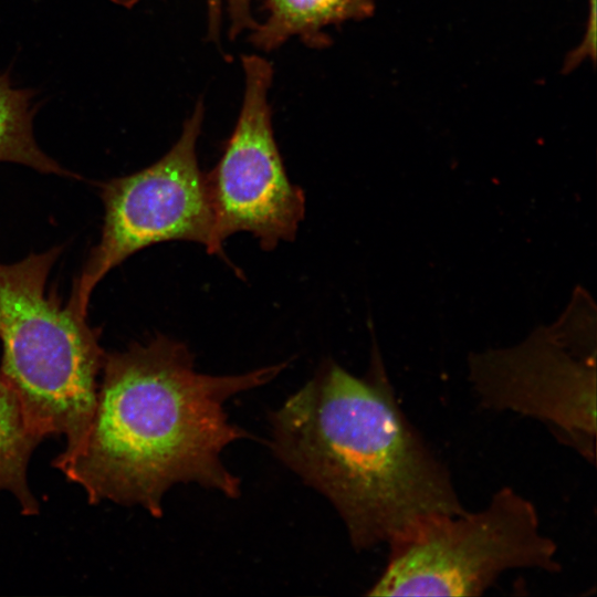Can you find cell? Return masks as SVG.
<instances>
[{
  "mask_svg": "<svg viewBox=\"0 0 597 597\" xmlns=\"http://www.w3.org/2000/svg\"><path fill=\"white\" fill-rule=\"evenodd\" d=\"M268 19L256 24L251 42L272 51L293 35L312 46L329 42L322 30L331 24L364 20L374 13V0H266Z\"/></svg>",
  "mask_w": 597,
  "mask_h": 597,
  "instance_id": "8",
  "label": "cell"
},
{
  "mask_svg": "<svg viewBox=\"0 0 597 597\" xmlns=\"http://www.w3.org/2000/svg\"><path fill=\"white\" fill-rule=\"evenodd\" d=\"M589 13L585 34L580 43L570 51L563 64V73L566 74L576 69L585 60L595 61L596 57V0H588Z\"/></svg>",
  "mask_w": 597,
  "mask_h": 597,
  "instance_id": "12",
  "label": "cell"
},
{
  "mask_svg": "<svg viewBox=\"0 0 597 597\" xmlns=\"http://www.w3.org/2000/svg\"><path fill=\"white\" fill-rule=\"evenodd\" d=\"M596 306L576 287L563 314L520 344L472 353L469 379L480 402L545 422L595 463Z\"/></svg>",
  "mask_w": 597,
  "mask_h": 597,
  "instance_id": "5",
  "label": "cell"
},
{
  "mask_svg": "<svg viewBox=\"0 0 597 597\" xmlns=\"http://www.w3.org/2000/svg\"><path fill=\"white\" fill-rule=\"evenodd\" d=\"M203 121L198 102L178 140L159 160L101 185L105 208L100 242L74 282L69 304L86 316L97 283L134 253L167 241H189L217 254L213 211L196 145ZM218 255V254H217Z\"/></svg>",
  "mask_w": 597,
  "mask_h": 597,
  "instance_id": "6",
  "label": "cell"
},
{
  "mask_svg": "<svg viewBox=\"0 0 597 597\" xmlns=\"http://www.w3.org/2000/svg\"><path fill=\"white\" fill-rule=\"evenodd\" d=\"M111 1H113L116 4L123 6L125 8H132L140 0H111Z\"/></svg>",
  "mask_w": 597,
  "mask_h": 597,
  "instance_id": "13",
  "label": "cell"
},
{
  "mask_svg": "<svg viewBox=\"0 0 597 597\" xmlns=\"http://www.w3.org/2000/svg\"><path fill=\"white\" fill-rule=\"evenodd\" d=\"M62 247L0 263V377L41 438L62 434L74 450L88 426L106 353L70 304L46 293Z\"/></svg>",
  "mask_w": 597,
  "mask_h": 597,
  "instance_id": "3",
  "label": "cell"
},
{
  "mask_svg": "<svg viewBox=\"0 0 597 597\" xmlns=\"http://www.w3.org/2000/svg\"><path fill=\"white\" fill-rule=\"evenodd\" d=\"M286 366L202 374L185 343L161 334L106 354L86 431L53 465L84 489L90 503L140 505L155 517L163 515L164 496L178 483L235 499L240 480L221 454L251 434L229 421L224 405L273 380Z\"/></svg>",
  "mask_w": 597,
  "mask_h": 597,
  "instance_id": "1",
  "label": "cell"
},
{
  "mask_svg": "<svg viewBox=\"0 0 597 597\" xmlns=\"http://www.w3.org/2000/svg\"><path fill=\"white\" fill-rule=\"evenodd\" d=\"M33 93L15 88L8 73L0 72V161L31 167L40 172L76 177L38 146L33 136Z\"/></svg>",
  "mask_w": 597,
  "mask_h": 597,
  "instance_id": "10",
  "label": "cell"
},
{
  "mask_svg": "<svg viewBox=\"0 0 597 597\" xmlns=\"http://www.w3.org/2000/svg\"><path fill=\"white\" fill-rule=\"evenodd\" d=\"M230 15V36L235 38L245 29L253 30L256 22L251 12V0H227ZM222 0H207L209 39L219 41Z\"/></svg>",
  "mask_w": 597,
  "mask_h": 597,
  "instance_id": "11",
  "label": "cell"
},
{
  "mask_svg": "<svg viewBox=\"0 0 597 597\" xmlns=\"http://www.w3.org/2000/svg\"><path fill=\"white\" fill-rule=\"evenodd\" d=\"M42 439L29 426L17 396L0 377V491L14 495L25 515L39 512L27 469Z\"/></svg>",
  "mask_w": 597,
  "mask_h": 597,
  "instance_id": "9",
  "label": "cell"
},
{
  "mask_svg": "<svg viewBox=\"0 0 597 597\" xmlns=\"http://www.w3.org/2000/svg\"><path fill=\"white\" fill-rule=\"evenodd\" d=\"M388 545L369 596H481L509 569H562L536 507L510 486L479 512L420 519Z\"/></svg>",
  "mask_w": 597,
  "mask_h": 597,
  "instance_id": "4",
  "label": "cell"
},
{
  "mask_svg": "<svg viewBox=\"0 0 597 597\" xmlns=\"http://www.w3.org/2000/svg\"><path fill=\"white\" fill-rule=\"evenodd\" d=\"M270 426L276 458L333 504L357 551L388 544L420 519L465 512L401 410L376 341L365 375L325 360Z\"/></svg>",
  "mask_w": 597,
  "mask_h": 597,
  "instance_id": "2",
  "label": "cell"
},
{
  "mask_svg": "<svg viewBox=\"0 0 597 597\" xmlns=\"http://www.w3.org/2000/svg\"><path fill=\"white\" fill-rule=\"evenodd\" d=\"M244 93L241 112L224 151L206 174L213 211L217 254L239 232L251 233L264 251L295 239L305 216V193L285 171L274 139L268 92L272 64L242 56Z\"/></svg>",
  "mask_w": 597,
  "mask_h": 597,
  "instance_id": "7",
  "label": "cell"
}]
</instances>
